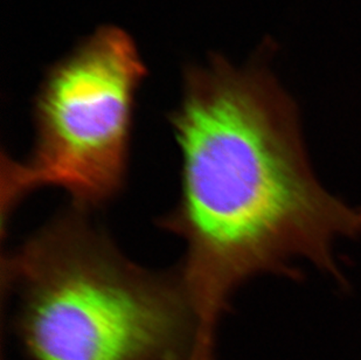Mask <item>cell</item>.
I'll use <instances>...</instances> for the list:
<instances>
[{
    "label": "cell",
    "instance_id": "cell-1",
    "mask_svg": "<svg viewBox=\"0 0 361 360\" xmlns=\"http://www.w3.org/2000/svg\"><path fill=\"white\" fill-rule=\"evenodd\" d=\"M171 126L181 153L177 206L159 221L184 241L177 272L198 325L197 360H213L236 289L304 258L341 279L338 239L361 234V208L314 174L296 107L267 69L224 59L190 69Z\"/></svg>",
    "mask_w": 361,
    "mask_h": 360
},
{
    "label": "cell",
    "instance_id": "cell-2",
    "mask_svg": "<svg viewBox=\"0 0 361 360\" xmlns=\"http://www.w3.org/2000/svg\"><path fill=\"white\" fill-rule=\"evenodd\" d=\"M3 292L32 359L197 357L198 325L178 272L136 265L74 206L3 256Z\"/></svg>",
    "mask_w": 361,
    "mask_h": 360
},
{
    "label": "cell",
    "instance_id": "cell-3",
    "mask_svg": "<svg viewBox=\"0 0 361 360\" xmlns=\"http://www.w3.org/2000/svg\"><path fill=\"white\" fill-rule=\"evenodd\" d=\"M145 66L133 39L102 28L51 69L35 104V145L27 158L1 155L3 232L12 212L42 187L68 193L94 211L121 193L129 165L137 90Z\"/></svg>",
    "mask_w": 361,
    "mask_h": 360
}]
</instances>
